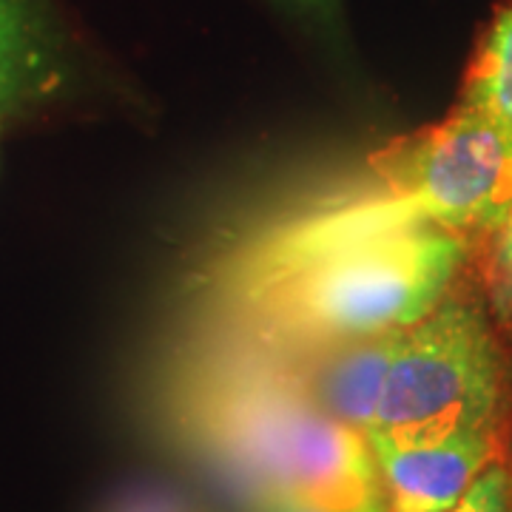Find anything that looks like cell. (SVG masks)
<instances>
[{
	"label": "cell",
	"mask_w": 512,
	"mask_h": 512,
	"mask_svg": "<svg viewBox=\"0 0 512 512\" xmlns=\"http://www.w3.org/2000/svg\"><path fill=\"white\" fill-rule=\"evenodd\" d=\"M194 456L259 507L293 498L330 512H387L367 439L328 416L285 365H217L174 413Z\"/></svg>",
	"instance_id": "obj_1"
},
{
	"label": "cell",
	"mask_w": 512,
	"mask_h": 512,
	"mask_svg": "<svg viewBox=\"0 0 512 512\" xmlns=\"http://www.w3.org/2000/svg\"><path fill=\"white\" fill-rule=\"evenodd\" d=\"M464 256V237L436 222L350 239L256 279V328L302 350L410 328L450 293Z\"/></svg>",
	"instance_id": "obj_2"
},
{
	"label": "cell",
	"mask_w": 512,
	"mask_h": 512,
	"mask_svg": "<svg viewBox=\"0 0 512 512\" xmlns=\"http://www.w3.org/2000/svg\"><path fill=\"white\" fill-rule=\"evenodd\" d=\"M498 353L487 313L447 293L424 319L402 330L365 439L407 447L476 430L498 433L504 407Z\"/></svg>",
	"instance_id": "obj_3"
},
{
	"label": "cell",
	"mask_w": 512,
	"mask_h": 512,
	"mask_svg": "<svg viewBox=\"0 0 512 512\" xmlns=\"http://www.w3.org/2000/svg\"><path fill=\"white\" fill-rule=\"evenodd\" d=\"M384 174L419 220L461 237L493 231L512 208V140L467 106L390 154Z\"/></svg>",
	"instance_id": "obj_4"
},
{
	"label": "cell",
	"mask_w": 512,
	"mask_h": 512,
	"mask_svg": "<svg viewBox=\"0 0 512 512\" xmlns=\"http://www.w3.org/2000/svg\"><path fill=\"white\" fill-rule=\"evenodd\" d=\"M387 512H441L453 507L490 464L498 461L501 433L476 430L433 444H382L367 441Z\"/></svg>",
	"instance_id": "obj_5"
},
{
	"label": "cell",
	"mask_w": 512,
	"mask_h": 512,
	"mask_svg": "<svg viewBox=\"0 0 512 512\" xmlns=\"http://www.w3.org/2000/svg\"><path fill=\"white\" fill-rule=\"evenodd\" d=\"M399 336L402 330H390L376 336L330 342L308 348V359L285 367L316 407L365 436L379 413Z\"/></svg>",
	"instance_id": "obj_6"
},
{
	"label": "cell",
	"mask_w": 512,
	"mask_h": 512,
	"mask_svg": "<svg viewBox=\"0 0 512 512\" xmlns=\"http://www.w3.org/2000/svg\"><path fill=\"white\" fill-rule=\"evenodd\" d=\"M66 55L46 0H0V117L49 97Z\"/></svg>",
	"instance_id": "obj_7"
},
{
	"label": "cell",
	"mask_w": 512,
	"mask_h": 512,
	"mask_svg": "<svg viewBox=\"0 0 512 512\" xmlns=\"http://www.w3.org/2000/svg\"><path fill=\"white\" fill-rule=\"evenodd\" d=\"M512 140V6L498 12L467 74L464 103Z\"/></svg>",
	"instance_id": "obj_8"
},
{
	"label": "cell",
	"mask_w": 512,
	"mask_h": 512,
	"mask_svg": "<svg viewBox=\"0 0 512 512\" xmlns=\"http://www.w3.org/2000/svg\"><path fill=\"white\" fill-rule=\"evenodd\" d=\"M484 237H487L484 282L490 293V305H493L495 319L512 330V208Z\"/></svg>",
	"instance_id": "obj_9"
},
{
	"label": "cell",
	"mask_w": 512,
	"mask_h": 512,
	"mask_svg": "<svg viewBox=\"0 0 512 512\" xmlns=\"http://www.w3.org/2000/svg\"><path fill=\"white\" fill-rule=\"evenodd\" d=\"M507 501H510V467L495 461L453 507L441 512H507Z\"/></svg>",
	"instance_id": "obj_10"
},
{
	"label": "cell",
	"mask_w": 512,
	"mask_h": 512,
	"mask_svg": "<svg viewBox=\"0 0 512 512\" xmlns=\"http://www.w3.org/2000/svg\"><path fill=\"white\" fill-rule=\"evenodd\" d=\"M109 512H194L185 504L180 495L163 493V490H148L123 498L120 504H114Z\"/></svg>",
	"instance_id": "obj_11"
},
{
	"label": "cell",
	"mask_w": 512,
	"mask_h": 512,
	"mask_svg": "<svg viewBox=\"0 0 512 512\" xmlns=\"http://www.w3.org/2000/svg\"><path fill=\"white\" fill-rule=\"evenodd\" d=\"M296 12L308 15L316 23H325V26H333L336 23V15H339V0H288Z\"/></svg>",
	"instance_id": "obj_12"
},
{
	"label": "cell",
	"mask_w": 512,
	"mask_h": 512,
	"mask_svg": "<svg viewBox=\"0 0 512 512\" xmlns=\"http://www.w3.org/2000/svg\"><path fill=\"white\" fill-rule=\"evenodd\" d=\"M254 512H330V510L313 507V504H305V501H293V498H274V501H265V504L254 507Z\"/></svg>",
	"instance_id": "obj_13"
},
{
	"label": "cell",
	"mask_w": 512,
	"mask_h": 512,
	"mask_svg": "<svg viewBox=\"0 0 512 512\" xmlns=\"http://www.w3.org/2000/svg\"><path fill=\"white\" fill-rule=\"evenodd\" d=\"M510 467V501H507V512H512V464H507Z\"/></svg>",
	"instance_id": "obj_14"
}]
</instances>
